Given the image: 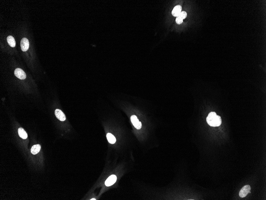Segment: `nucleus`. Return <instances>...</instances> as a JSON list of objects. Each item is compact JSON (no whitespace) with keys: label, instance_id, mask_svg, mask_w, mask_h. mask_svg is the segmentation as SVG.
Here are the masks:
<instances>
[{"label":"nucleus","instance_id":"obj_4","mask_svg":"<svg viewBox=\"0 0 266 200\" xmlns=\"http://www.w3.org/2000/svg\"><path fill=\"white\" fill-rule=\"evenodd\" d=\"M15 74L16 77L21 79H25L26 77L25 72L20 68H18L16 69Z\"/></svg>","mask_w":266,"mask_h":200},{"label":"nucleus","instance_id":"obj_8","mask_svg":"<svg viewBox=\"0 0 266 200\" xmlns=\"http://www.w3.org/2000/svg\"><path fill=\"white\" fill-rule=\"evenodd\" d=\"M181 10L182 7L180 5H177L174 7L172 12V14L174 17H178L181 12Z\"/></svg>","mask_w":266,"mask_h":200},{"label":"nucleus","instance_id":"obj_12","mask_svg":"<svg viewBox=\"0 0 266 200\" xmlns=\"http://www.w3.org/2000/svg\"><path fill=\"white\" fill-rule=\"evenodd\" d=\"M106 137H107V139L110 143L111 144H114L116 142V139L112 134L108 133L107 134Z\"/></svg>","mask_w":266,"mask_h":200},{"label":"nucleus","instance_id":"obj_13","mask_svg":"<svg viewBox=\"0 0 266 200\" xmlns=\"http://www.w3.org/2000/svg\"><path fill=\"white\" fill-rule=\"evenodd\" d=\"M186 16H187V13H186V12L185 11H182L181 12V14H180L178 17H180L181 18L183 19L186 18Z\"/></svg>","mask_w":266,"mask_h":200},{"label":"nucleus","instance_id":"obj_7","mask_svg":"<svg viewBox=\"0 0 266 200\" xmlns=\"http://www.w3.org/2000/svg\"><path fill=\"white\" fill-rule=\"evenodd\" d=\"M55 116L58 119L61 121H64L66 120V117L65 114L60 109H56L55 111Z\"/></svg>","mask_w":266,"mask_h":200},{"label":"nucleus","instance_id":"obj_11","mask_svg":"<svg viewBox=\"0 0 266 200\" xmlns=\"http://www.w3.org/2000/svg\"><path fill=\"white\" fill-rule=\"evenodd\" d=\"M7 41L9 45L12 47H14L16 46V42L15 41V38L13 36H9L7 37Z\"/></svg>","mask_w":266,"mask_h":200},{"label":"nucleus","instance_id":"obj_6","mask_svg":"<svg viewBox=\"0 0 266 200\" xmlns=\"http://www.w3.org/2000/svg\"><path fill=\"white\" fill-rule=\"evenodd\" d=\"M117 180V177L115 175H112L110 176L105 181V184L106 186H109L112 185L115 183Z\"/></svg>","mask_w":266,"mask_h":200},{"label":"nucleus","instance_id":"obj_1","mask_svg":"<svg viewBox=\"0 0 266 200\" xmlns=\"http://www.w3.org/2000/svg\"><path fill=\"white\" fill-rule=\"evenodd\" d=\"M206 121L210 126L212 127H218L221 123V118L215 112H211L209 114L206 118Z\"/></svg>","mask_w":266,"mask_h":200},{"label":"nucleus","instance_id":"obj_14","mask_svg":"<svg viewBox=\"0 0 266 200\" xmlns=\"http://www.w3.org/2000/svg\"><path fill=\"white\" fill-rule=\"evenodd\" d=\"M176 22L178 24H182L183 23V19L182 18H181L180 17H178L176 18Z\"/></svg>","mask_w":266,"mask_h":200},{"label":"nucleus","instance_id":"obj_10","mask_svg":"<svg viewBox=\"0 0 266 200\" xmlns=\"http://www.w3.org/2000/svg\"><path fill=\"white\" fill-rule=\"evenodd\" d=\"M18 134L19 136L23 139H26L28 137V135L24 129L22 128H20L18 129Z\"/></svg>","mask_w":266,"mask_h":200},{"label":"nucleus","instance_id":"obj_3","mask_svg":"<svg viewBox=\"0 0 266 200\" xmlns=\"http://www.w3.org/2000/svg\"><path fill=\"white\" fill-rule=\"evenodd\" d=\"M131 121L133 125L137 129H140L141 128L142 124L141 122H139V119H138L136 116L135 115L132 116L131 117Z\"/></svg>","mask_w":266,"mask_h":200},{"label":"nucleus","instance_id":"obj_5","mask_svg":"<svg viewBox=\"0 0 266 200\" xmlns=\"http://www.w3.org/2000/svg\"><path fill=\"white\" fill-rule=\"evenodd\" d=\"M20 46L22 51L24 52L27 51L29 47V42L28 39L26 38H23L21 41Z\"/></svg>","mask_w":266,"mask_h":200},{"label":"nucleus","instance_id":"obj_9","mask_svg":"<svg viewBox=\"0 0 266 200\" xmlns=\"http://www.w3.org/2000/svg\"><path fill=\"white\" fill-rule=\"evenodd\" d=\"M41 149V146L39 144L34 145L31 149V152L32 154L35 155L39 153Z\"/></svg>","mask_w":266,"mask_h":200},{"label":"nucleus","instance_id":"obj_15","mask_svg":"<svg viewBox=\"0 0 266 200\" xmlns=\"http://www.w3.org/2000/svg\"><path fill=\"white\" fill-rule=\"evenodd\" d=\"M90 200H95L96 199H95V198H92V199H90Z\"/></svg>","mask_w":266,"mask_h":200},{"label":"nucleus","instance_id":"obj_2","mask_svg":"<svg viewBox=\"0 0 266 200\" xmlns=\"http://www.w3.org/2000/svg\"><path fill=\"white\" fill-rule=\"evenodd\" d=\"M251 186L249 185L245 186L239 192V196L241 198L245 197L250 192Z\"/></svg>","mask_w":266,"mask_h":200}]
</instances>
